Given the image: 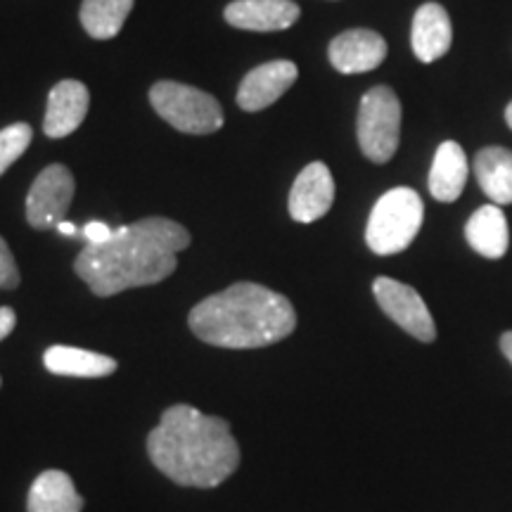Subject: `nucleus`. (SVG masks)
Returning a JSON list of instances; mask_svg holds the SVG:
<instances>
[{
	"instance_id": "17",
	"label": "nucleus",
	"mask_w": 512,
	"mask_h": 512,
	"mask_svg": "<svg viewBox=\"0 0 512 512\" xmlns=\"http://www.w3.org/2000/svg\"><path fill=\"white\" fill-rule=\"evenodd\" d=\"M467 174H470V166H467L463 147L453 140L441 143L430 171V192L434 200L456 202L465 190Z\"/></svg>"
},
{
	"instance_id": "10",
	"label": "nucleus",
	"mask_w": 512,
	"mask_h": 512,
	"mask_svg": "<svg viewBox=\"0 0 512 512\" xmlns=\"http://www.w3.org/2000/svg\"><path fill=\"white\" fill-rule=\"evenodd\" d=\"M330 62L339 74H366L387 57V41L370 29H349L330 43Z\"/></svg>"
},
{
	"instance_id": "6",
	"label": "nucleus",
	"mask_w": 512,
	"mask_h": 512,
	"mask_svg": "<svg viewBox=\"0 0 512 512\" xmlns=\"http://www.w3.org/2000/svg\"><path fill=\"white\" fill-rule=\"evenodd\" d=\"M358 145L370 162L384 164L394 157L401 138V102L389 86H375L358 107Z\"/></svg>"
},
{
	"instance_id": "23",
	"label": "nucleus",
	"mask_w": 512,
	"mask_h": 512,
	"mask_svg": "<svg viewBox=\"0 0 512 512\" xmlns=\"http://www.w3.org/2000/svg\"><path fill=\"white\" fill-rule=\"evenodd\" d=\"M114 235V228L107 226V223L91 221L83 228V238L88 240V245H100V242H107Z\"/></svg>"
},
{
	"instance_id": "25",
	"label": "nucleus",
	"mask_w": 512,
	"mask_h": 512,
	"mask_svg": "<svg viewBox=\"0 0 512 512\" xmlns=\"http://www.w3.org/2000/svg\"><path fill=\"white\" fill-rule=\"evenodd\" d=\"M501 351H503V356L512 363V332H505V335L501 337Z\"/></svg>"
},
{
	"instance_id": "9",
	"label": "nucleus",
	"mask_w": 512,
	"mask_h": 512,
	"mask_svg": "<svg viewBox=\"0 0 512 512\" xmlns=\"http://www.w3.org/2000/svg\"><path fill=\"white\" fill-rule=\"evenodd\" d=\"M299 69L290 60H273L261 64L249 72L240 83L238 105L245 112H259L271 107L283 95L290 91L292 83L297 81Z\"/></svg>"
},
{
	"instance_id": "26",
	"label": "nucleus",
	"mask_w": 512,
	"mask_h": 512,
	"mask_svg": "<svg viewBox=\"0 0 512 512\" xmlns=\"http://www.w3.org/2000/svg\"><path fill=\"white\" fill-rule=\"evenodd\" d=\"M57 230H60V233L62 235H76V233H79V230H76V226H74V223H69V221H62V223H57V226H55Z\"/></svg>"
},
{
	"instance_id": "14",
	"label": "nucleus",
	"mask_w": 512,
	"mask_h": 512,
	"mask_svg": "<svg viewBox=\"0 0 512 512\" xmlns=\"http://www.w3.org/2000/svg\"><path fill=\"white\" fill-rule=\"evenodd\" d=\"M411 43L420 62H434L448 53L453 43V27L451 17L439 3H425L415 12Z\"/></svg>"
},
{
	"instance_id": "24",
	"label": "nucleus",
	"mask_w": 512,
	"mask_h": 512,
	"mask_svg": "<svg viewBox=\"0 0 512 512\" xmlns=\"http://www.w3.org/2000/svg\"><path fill=\"white\" fill-rule=\"evenodd\" d=\"M17 325V313L10 309V306H0V342L15 330Z\"/></svg>"
},
{
	"instance_id": "19",
	"label": "nucleus",
	"mask_w": 512,
	"mask_h": 512,
	"mask_svg": "<svg viewBox=\"0 0 512 512\" xmlns=\"http://www.w3.org/2000/svg\"><path fill=\"white\" fill-rule=\"evenodd\" d=\"M50 373L64 377H107L117 370L112 356L74 347H50L43 356Z\"/></svg>"
},
{
	"instance_id": "21",
	"label": "nucleus",
	"mask_w": 512,
	"mask_h": 512,
	"mask_svg": "<svg viewBox=\"0 0 512 512\" xmlns=\"http://www.w3.org/2000/svg\"><path fill=\"white\" fill-rule=\"evenodd\" d=\"M31 138L34 131L29 124H12L0 131V176L29 150Z\"/></svg>"
},
{
	"instance_id": "18",
	"label": "nucleus",
	"mask_w": 512,
	"mask_h": 512,
	"mask_svg": "<svg viewBox=\"0 0 512 512\" xmlns=\"http://www.w3.org/2000/svg\"><path fill=\"white\" fill-rule=\"evenodd\" d=\"M479 188L491 202L503 207L512 202V152L505 147H484L475 157Z\"/></svg>"
},
{
	"instance_id": "12",
	"label": "nucleus",
	"mask_w": 512,
	"mask_h": 512,
	"mask_svg": "<svg viewBox=\"0 0 512 512\" xmlns=\"http://www.w3.org/2000/svg\"><path fill=\"white\" fill-rule=\"evenodd\" d=\"M302 10L292 0H235L223 17L230 27L245 31H283L297 22Z\"/></svg>"
},
{
	"instance_id": "7",
	"label": "nucleus",
	"mask_w": 512,
	"mask_h": 512,
	"mask_svg": "<svg viewBox=\"0 0 512 512\" xmlns=\"http://www.w3.org/2000/svg\"><path fill=\"white\" fill-rule=\"evenodd\" d=\"M74 200V176L67 166L50 164L36 176L27 195V221L31 228L48 230L64 221Z\"/></svg>"
},
{
	"instance_id": "20",
	"label": "nucleus",
	"mask_w": 512,
	"mask_h": 512,
	"mask_svg": "<svg viewBox=\"0 0 512 512\" xmlns=\"http://www.w3.org/2000/svg\"><path fill=\"white\" fill-rule=\"evenodd\" d=\"M131 10L133 0H83L79 17L88 36L110 41L124 27Z\"/></svg>"
},
{
	"instance_id": "27",
	"label": "nucleus",
	"mask_w": 512,
	"mask_h": 512,
	"mask_svg": "<svg viewBox=\"0 0 512 512\" xmlns=\"http://www.w3.org/2000/svg\"><path fill=\"white\" fill-rule=\"evenodd\" d=\"M505 121H508V126L512 128V102L508 105V110H505Z\"/></svg>"
},
{
	"instance_id": "1",
	"label": "nucleus",
	"mask_w": 512,
	"mask_h": 512,
	"mask_svg": "<svg viewBox=\"0 0 512 512\" xmlns=\"http://www.w3.org/2000/svg\"><path fill=\"white\" fill-rule=\"evenodd\" d=\"M190 245V233L181 223L147 216L131 226L114 228L100 245H86L76 256L74 271L98 297L157 285L178 266V252Z\"/></svg>"
},
{
	"instance_id": "4",
	"label": "nucleus",
	"mask_w": 512,
	"mask_h": 512,
	"mask_svg": "<svg viewBox=\"0 0 512 512\" xmlns=\"http://www.w3.org/2000/svg\"><path fill=\"white\" fill-rule=\"evenodd\" d=\"M425 207L420 195L411 188H394L377 200L370 211L366 242L375 254L392 256L399 254L420 233Z\"/></svg>"
},
{
	"instance_id": "2",
	"label": "nucleus",
	"mask_w": 512,
	"mask_h": 512,
	"mask_svg": "<svg viewBox=\"0 0 512 512\" xmlns=\"http://www.w3.org/2000/svg\"><path fill=\"white\" fill-rule=\"evenodd\" d=\"M147 453L171 482L197 489L223 484L240 465V446L228 422L185 403L164 411L147 434Z\"/></svg>"
},
{
	"instance_id": "13",
	"label": "nucleus",
	"mask_w": 512,
	"mask_h": 512,
	"mask_svg": "<svg viewBox=\"0 0 512 512\" xmlns=\"http://www.w3.org/2000/svg\"><path fill=\"white\" fill-rule=\"evenodd\" d=\"M91 105V93L81 81H60L48 95V112L43 121V131L48 138L72 136L83 124Z\"/></svg>"
},
{
	"instance_id": "15",
	"label": "nucleus",
	"mask_w": 512,
	"mask_h": 512,
	"mask_svg": "<svg viewBox=\"0 0 512 512\" xmlns=\"http://www.w3.org/2000/svg\"><path fill=\"white\" fill-rule=\"evenodd\" d=\"M83 498L74 479L62 470H46L31 484L27 512H81Z\"/></svg>"
},
{
	"instance_id": "11",
	"label": "nucleus",
	"mask_w": 512,
	"mask_h": 512,
	"mask_svg": "<svg viewBox=\"0 0 512 512\" xmlns=\"http://www.w3.org/2000/svg\"><path fill=\"white\" fill-rule=\"evenodd\" d=\"M335 202V181L323 162H313L297 176L290 190V216L299 223H313L328 214Z\"/></svg>"
},
{
	"instance_id": "16",
	"label": "nucleus",
	"mask_w": 512,
	"mask_h": 512,
	"mask_svg": "<svg viewBox=\"0 0 512 512\" xmlns=\"http://www.w3.org/2000/svg\"><path fill=\"white\" fill-rule=\"evenodd\" d=\"M465 238L477 254L486 259H501L510 245V228L503 209L498 204L479 207L467 221Z\"/></svg>"
},
{
	"instance_id": "3",
	"label": "nucleus",
	"mask_w": 512,
	"mask_h": 512,
	"mask_svg": "<svg viewBox=\"0 0 512 512\" xmlns=\"http://www.w3.org/2000/svg\"><path fill=\"white\" fill-rule=\"evenodd\" d=\"M202 342L221 349L271 347L297 328V311L285 294L256 283H235L202 299L188 316Z\"/></svg>"
},
{
	"instance_id": "22",
	"label": "nucleus",
	"mask_w": 512,
	"mask_h": 512,
	"mask_svg": "<svg viewBox=\"0 0 512 512\" xmlns=\"http://www.w3.org/2000/svg\"><path fill=\"white\" fill-rule=\"evenodd\" d=\"M19 285V271L8 242L0 238V290H15Z\"/></svg>"
},
{
	"instance_id": "8",
	"label": "nucleus",
	"mask_w": 512,
	"mask_h": 512,
	"mask_svg": "<svg viewBox=\"0 0 512 512\" xmlns=\"http://www.w3.org/2000/svg\"><path fill=\"white\" fill-rule=\"evenodd\" d=\"M373 292L380 309L408 335L420 339V342H434L437 339V325H434L432 313L411 285H403L392 278H377L373 283Z\"/></svg>"
},
{
	"instance_id": "5",
	"label": "nucleus",
	"mask_w": 512,
	"mask_h": 512,
	"mask_svg": "<svg viewBox=\"0 0 512 512\" xmlns=\"http://www.w3.org/2000/svg\"><path fill=\"white\" fill-rule=\"evenodd\" d=\"M150 102L159 117L190 136H209L226 121L219 100L188 83L159 81L152 86Z\"/></svg>"
}]
</instances>
